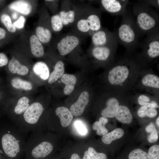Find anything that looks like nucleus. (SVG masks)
<instances>
[{"label":"nucleus","mask_w":159,"mask_h":159,"mask_svg":"<svg viewBox=\"0 0 159 159\" xmlns=\"http://www.w3.org/2000/svg\"><path fill=\"white\" fill-rule=\"evenodd\" d=\"M146 68L137 58L135 53H125L107 68V87L127 92H133L142 70Z\"/></svg>","instance_id":"1"},{"label":"nucleus","mask_w":159,"mask_h":159,"mask_svg":"<svg viewBox=\"0 0 159 159\" xmlns=\"http://www.w3.org/2000/svg\"><path fill=\"white\" fill-rule=\"evenodd\" d=\"M28 133L12 122L0 124V151L4 159H20L24 154Z\"/></svg>","instance_id":"2"},{"label":"nucleus","mask_w":159,"mask_h":159,"mask_svg":"<svg viewBox=\"0 0 159 159\" xmlns=\"http://www.w3.org/2000/svg\"><path fill=\"white\" fill-rule=\"evenodd\" d=\"M102 11L89 4H76L75 21L71 29L72 32L81 37L91 36L102 28Z\"/></svg>","instance_id":"3"},{"label":"nucleus","mask_w":159,"mask_h":159,"mask_svg":"<svg viewBox=\"0 0 159 159\" xmlns=\"http://www.w3.org/2000/svg\"><path fill=\"white\" fill-rule=\"evenodd\" d=\"M122 16L121 23L116 31L118 42L126 49L125 53H135L137 49L140 48V42L133 15L127 10Z\"/></svg>","instance_id":"4"},{"label":"nucleus","mask_w":159,"mask_h":159,"mask_svg":"<svg viewBox=\"0 0 159 159\" xmlns=\"http://www.w3.org/2000/svg\"><path fill=\"white\" fill-rule=\"evenodd\" d=\"M133 13L139 36L159 29L158 13L142 0L135 3Z\"/></svg>","instance_id":"5"},{"label":"nucleus","mask_w":159,"mask_h":159,"mask_svg":"<svg viewBox=\"0 0 159 159\" xmlns=\"http://www.w3.org/2000/svg\"><path fill=\"white\" fill-rule=\"evenodd\" d=\"M45 110L42 97L35 98L22 116L13 123L28 133L41 130Z\"/></svg>","instance_id":"6"},{"label":"nucleus","mask_w":159,"mask_h":159,"mask_svg":"<svg viewBox=\"0 0 159 159\" xmlns=\"http://www.w3.org/2000/svg\"><path fill=\"white\" fill-rule=\"evenodd\" d=\"M45 139L41 130L32 133L26 143L24 154L26 159H46L51 155L54 145Z\"/></svg>","instance_id":"7"},{"label":"nucleus","mask_w":159,"mask_h":159,"mask_svg":"<svg viewBox=\"0 0 159 159\" xmlns=\"http://www.w3.org/2000/svg\"><path fill=\"white\" fill-rule=\"evenodd\" d=\"M141 51L135 54L137 58L145 66L151 67L152 63H156L159 57V29L149 33L142 42Z\"/></svg>","instance_id":"8"},{"label":"nucleus","mask_w":159,"mask_h":159,"mask_svg":"<svg viewBox=\"0 0 159 159\" xmlns=\"http://www.w3.org/2000/svg\"><path fill=\"white\" fill-rule=\"evenodd\" d=\"M35 98L33 95L17 97L11 96L3 106V112L12 122H14L22 116Z\"/></svg>","instance_id":"9"},{"label":"nucleus","mask_w":159,"mask_h":159,"mask_svg":"<svg viewBox=\"0 0 159 159\" xmlns=\"http://www.w3.org/2000/svg\"><path fill=\"white\" fill-rule=\"evenodd\" d=\"M11 96L19 97L33 95L37 91L38 87L29 79L7 74L5 83Z\"/></svg>","instance_id":"10"},{"label":"nucleus","mask_w":159,"mask_h":159,"mask_svg":"<svg viewBox=\"0 0 159 159\" xmlns=\"http://www.w3.org/2000/svg\"><path fill=\"white\" fill-rule=\"evenodd\" d=\"M135 91L144 92L159 98V77L151 68H144L142 70Z\"/></svg>","instance_id":"11"},{"label":"nucleus","mask_w":159,"mask_h":159,"mask_svg":"<svg viewBox=\"0 0 159 159\" xmlns=\"http://www.w3.org/2000/svg\"><path fill=\"white\" fill-rule=\"evenodd\" d=\"M118 40L107 45L94 46L89 48L91 56L98 65L108 67L115 60V55L118 47Z\"/></svg>","instance_id":"12"},{"label":"nucleus","mask_w":159,"mask_h":159,"mask_svg":"<svg viewBox=\"0 0 159 159\" xmlns=\"http://www.w3.org/2000/svg\"><path fill=\"white\" fill-rule=\"evenodd\" d=\"M33 64L28 57L16 53L12 54L11 58L4 69L7 74L29 79Z\"/></svg>","instance_id":"13"},{"label":"nucleus","mask_w":159,"mask_h":159,"mask_svg":"<svg viewBox=\"0 0 159 159\" xmlns=\"http://www.w3.org/2000/svg\"><path fill=\"white\" fill-rule=\"evenodd\" d=\"M50 74L49 69L47 63L42 61H38L33 64L29 79L38 87L47 81Z\"/></svg>","instance_id":"14"},{"label":"nucleus","mask_w":159,"mask_h":159,"mask_svg":"<svg viewBox=\"0 0 159 159\" xmlns=\"http://www.w3.org/2000/svg\"><path fill=\"white\" fill-rule=\"evenodd\" d=\"M100 9L114 15L122 16L126 12L129 3L127 0H101L99 1Z\"/></svg>","instance_id":"15"},{"label":"nucleus","mask_w":159,"mask_h":159,"mask_svg":"<svg viewBox=\"0 0 159 159\" xmlns=\"http://www.w3.org/2000/svg\"><path fill=\"white\" fill-rule=\"evenodd\" d=\"M76 4L71 0L62 1L59 14L64 26H72L75 19Z\"/></svg>","instance_id":"16"},{"label":"nucleus","mask_w":159,"mask_h":159,"mask_svg":"<svg viewBox=\"0 0 159 159\" xmlns=\"http://www.w3.org/2000/svg\"><path fill=\"white\" fill-rule=\"evenodd\" d=\"M91 45L101 46L107 45L117 40L116 31H110L105 28H102L91 36Z\"/></svg>","instance_id":"17"},{"label":"nucleus","mask_w":159,"mask_h":159,"mask_svg":"<svg viewBox=\"0 0 159 159\" xmlns=\"http://www.w3.org/2000/svg\"><path fill=\"white\" fill-rule=\"evenodd\" d=\"M132 103L149 108H159V98L149 94L135 91L131 96Z\"/></svg>","instance_id":"18"},{"label":"nucleus","mask_w":159,"mask_h":159,"mask_svg":"<svg viewBox=\"0 0 159 159\" xmlns=\"http://www.w3.org/2000/svg\"><path fill=\"white\" fill-rule=\"evenodd\" d=\"M132 103L131 98L119 106L115 117L117 120L124 124H129L131 123L133 115L131 104Z\"/></svg>","instance_id":"19"},{"label":"nucleus","mask_w":159,"mask_h":159,"mask_svg":"<svg viewBox=\"0 0 159 159\" xmlns=\"http://www.w3.org/2000/svg\"><path fill=\"white\" fill-rule=\"evenodd\" d=\"M90 94L87 91H84L80 95L77 101L70 107V111L72 115L76 117L81 115L88 104Z\"/></svg>","instance_id":"20"},{"label":"nucleus","mask_w":159,"mask_h":159,"mask_svg":"<svg viewBox=\"0 0 159 159\" xmlns=\"http://www.w3.org/2000/svg\"><path fill=\"white\" fill-rule=\"evenodd\" d=\"M55 113L60 118L61 124L63 127H66L70 124L73 116L67 108L63 106L58 107L55 109Z\"/></svg>","instance_id":"21"},{"label":"nucleus","mask_w":159,"mask_h":159,"mask_svg":"<svg viewBox=\"0 0 159 159\" xmlns=\"http://www.w3.org/2000/svg\"><path fill=\"white\" fill-rule=\"evenodd\" d=\"M30 44L31 52L34 57L37 58L42 57L44 54V50L42 43L36 35L33 34L30 37Z\"/></svg>","instance_id":"22"},{"label":"nucleus","mask_w":159,"mask_h":159,"mask_svg":"<svg viewBox=\"0 0 159 159\" xmlns=\"http://www.w3.org/2000/svg\"><path fill=\"white\" fill-rule=\"evenodd\" d=\"M64 70L63 62L61 60L57 61L54 65L53 71L50 74L47 81V83L51 85L55 82L64 74Z\"/></svg>","instance_id":"23"},{"label":"nucleus","mask_w":159,"mask_h":159,"mask_svg":"<svg viewBox=\"0 0 159 159\" xmlns=\"http://www.w3.org/2000/svg\"><path fill=\"white\" fill-rule=\"evenodd\" d=\"M11 9L17 11L25 15L29 14L32 11V6L28 1L18 0L13 2L9 6Z\"/></svg>","instance_id":"24"},{"label":"nucleus","mask_w":159,"mask_h":159,"mask_svg":"<svg viewBox=\"0 0 159 159\" xmlns=\"http://www.w3.org/2000/svg\"><path fill=\"white\" fill-rule=\"evenodd\" d=\"M62 82L65 85L64 92L66 95H69L73 91L77 82L76 77L72 74H65L61 77Z\"/></svg>","instance_id":"25"},{"label":"nucleus","mask_w":159,"mask_h":159,"mask_svg":"<svg viewBox=\"0 0 159 159\" xmlns=\"http://www.w3.org/2000/svg\"><path fill=\"white\" fill-rule=\"evenodd\" d=\"M124 133L122 129L117 128L103 136L102 140L105 144L109 145L112 141L122 137Z\"/></svg>","instance_id":"26"},{"label":"nucleus","mask_w":159,"mask_h":159,"mask_svg":"<svg viewBox=\"0 0 159 159\" xmlns=\"http://www.w3.org/2000/svg\"><path fill=\"white\" fill-rule=\"evenodd\" d=\"M36 35L42 43L47 44L51 40L52 34L50 29L42 26H37L36 29Z\"/></svg>","instance_id":"27"},{"label":"nucleus","mask_w":159,"mask_h":159,"mask_svg":"<svg viewBox=\"0 0 159 159\" xmlns=\"http://www.w3.org/2000/svg\"><path fill=\"white\" fill-rule=\"evenodd\" d=\"M108 122L107 117L102 116L99 118L98 121H96L94 123L92 129L94 130H96V134L98 135L103 136L108 132L105 127V125Z\"/></svg>","instance_id":"28"},{"label":"nucleus","mask_w":159,"mask_h":159,"mask_svg":"<svg viewBox=\"0 0 159 159\" xmlns=\"http://www.w3.org/2000/svg\"><path fill=\"white\" fill-rule=\"evenodd\" d=\"M118 159H148L147 152L140 148L133 149L126 154Z\"/></svg>","instance_id":"29"},{"label":"nucleus","mask_w":159,"mask_h":159,"mask_svg":"<svg viewBox=\"0 0 159 159\" xmlns=\"http://www.w3.org/2000/svg\"><path fill=\"white\" fill-rule=\"evenodd\" d=\"M136 114L140 118L147 117L153 118L157 115L158 111L157 109L140 106L137 111Z\"/></svg>","instance_id":"30"},{"label":"nucleus","mask_w":159,"mask_h":159,"mask_svg":"<svg viewBox=\"0 0 159 159\" xmlns=\"http://www.w3.org/2000/svg\"><path fill=\"white\" fill-rule=\"evenodd\" d=\"M50 23L51 29L55 32H60L64 25L59 13L53 15L50 18Z\"/></svg>","instance_id":"31"},{"label":"nucleus","mask_w":159,"mask_h":159,"mask_svg":"<svg viewBox=\"0 0 159 159\" xmlns=\"http://www.w3.org/2000/svg\"><path fill=\"white\" fill-rule=\"evenodd\" d=\"M0 19L7 31L11 33H14L16 31V28L12 23L10 16L6 13L3 14L1 16Z\"/></svg>","instance_id":"32"},{"label":"nucleus","mask_w":159,"mask_h":159,"mask_svg":"<svg viewBox=\"0 0 159 159\" xmlns=\"http://www.w3.org/2000/svg\"><path fill=\"white\" fill-rule=\"evenodd\" d=\"M11 96L5 83L0 85V109L2 110L4 104Z\"/></svg>","instance_id":"33"},{"label":"nucleus","mask_w":159,"mask_h":159,"mask_svg":"<svg viewBox=\"0 0 159 159\" xmlns=\"http://www.w3.org/2000/svg\"><path fill=\"white\" fill-rule=\"evenodd\" d=\"M87 151L92 159H108L106 153L98 152L92 147H89Z\"/></svg>","instance_id":"34"},{"label":"nucleus","mask_w":159,"mask_h":159,"mask_svg":"<svg viewBox=\"0 0 159 159\" xmlns=\"http://www.w3.org/2000/svg\"><path fill=\"white\" fill-rule=\"evenodd\" d=\"M148 159H159V145H155L151 146L147 152Z\"/></svg>","instance_id":"35"},{"label":"nucleus","mask_w":159,"mask_h":159,"mask_svg":"<svg viewBox=\"0 0 159 159\" xmlns=\"http://www.w3.org/2000/svg\"><path fill=\"white\" fill-rule=\"evenodd\" d=\"M75 126L78 132L82 135H85L87 133V130L83 124L80 121H77L75 122Z\"/></svg>","instance_id":"36"},{"label":"nucleus","mask_w":159,"mask_h":159,"mask_svg":"<svg viewBox=\"0 0 159 159\" xmlns=\"http://www.w3.org/2000/svg\"><path fill=\"white\" fill-rule=\"evenodd\" d=\"M148 136V140L150 143H153L156 142L158 139V132L156 129L151 131Z\"/></svg>","instance_id":"37"},{"label":"nucleus","mask_w":159,"mask_h":159,"mask_svg":"<svg viewBox=\"0 0 159 159\" xmlns=\"http://www.w3.org/2000/svg\"><path fill=\"white\" fill-rule=\"evenodd\" d=\"M9 60L7 56L3 52H0V69L5 67L8 64Z\"/></svg>","instance_id":"38"},{"label":"nucleus","mask_w":159,"mask_h":159,"mask_svg":"<svg viewBox=\"0 0 159 159\" xmlns=\"http://www.w3.org/2000/svg\"><path fill=\"white\" fill-rule=\"evenodd\" d=\"M25 21V19L24 16L21 15L16 21L13 23V24L16 28L21 29L24 26Z\"/></svg>","instance_id":"39"},{"label":"nucleus","mask_w":159,"mask_h":159,"mask_svg":"<svg viewBox=\"0 0 159 159\" xmlns=\"http://www.w3.org/2000/svg\"><path fill=\"white\" fill-rule=\"evenodd\" d=\"M142 1L151 6H152L155 8L159 9V0H142Z\"/></svg>","instance_id":"40"},{"label":"nucleus","mask_w":159,"mask_h":159,"mask_svg":"<svg viewBox=\"0 0 159 159\" xmlns=\"http://www.w3.org/2000/svg\"><path fill=\"white\" fill-rule=\"evenodd\" d=\"M155 129L156 128L153 122H151L146 126L145 130L147 133H149Z\"/></svg>","instance_id":"41"},{"label":"nucleus","mask_w":159,"mask_h":159,"mask_svg":"<svg viewBox=\"0 0 159 159\" xmlns=\"http://www.w3.org/2000/svg\"><path fill=\"white\" fill-rule=\"evenodd\" d=\"M6 32L3 28L0 27V41L4 39L6 37Z\"/></svg>","instance_id":"42"},{"label":"nucleus","mask_w":159,"mask_h":159,"mask_svg":"<svg viewBox=\"0 0 159 159\" xmlns=\"http://www.w3.org/2000/svg\"><path fill=\"white\" fill-rule=\"evenodd\" d=\"M69 159H81L80 155L77 153H72L70 155Z\"/></svg>","instance_id":"43"},{"label":"nucleus","mask_w":159,"mask_h":159,"mask_svg":"<svg viewBox=\"0 0 159 159\" xmlns=\"http://www.w3.org/2000/svg\"><path fill=\"white\" fill-rule=\"evenodd\" d=\"M81 159H92L90 156L87 150L85 151L83 153V156L81 158Z\"/></svg>","instance_id":"44"},{"label":"nucleus","mask_w":159,"mask_h":159,"mask_svg":"<svg viewBox=\"0 0 159 159\" xmlns=\"http://www.w3.org/2000/svg\"><path fill=\"white\" fill-rule=\"evenodd\" d=\"M12 17L14 19H16L17 17V14L16 12L13 13L12 14Z\"/></svg>","instance_id":"45"},{"label":"nucleus","mask_w":159,"mask_h":159,"mask_svg":"<svg viewBox=\"0 0 159 159\" xmlns=\"http://www.w3.org/2000/svg\"><path fill=\"white\" fill-rule=\"evenodd\" d=\"M156 124L157 126L159 127V117L158 116L157 118L155 121Z\"/></svg>","instance_id":"46"},{"label":"nucleus","mask_w":159,"mask_h":159,"mask_svg":"<svg viewBox=\"0 0 159 159\" xmlns=\"http://www.w3.org/2000/svg\"><path fill=\"white\" fill-rule=\"evenodd\" d=\"M4 83L3 80L1 77L0 76V85Z\"/></svg>","instance_id":"47"},{"label":"nucleus","mask_w":159,"mask_h":159,"mask_svg":"<svg viewBox=\"0 0 159 159\" xmlns=\"http://www.w3.org/2000/svg\"><path fill=\"white\" fill-rule=\"evenodd\" d=\"M2 110L1 109H0V117L2 115H4Z\"/></svg>","instance_id":"48"},{"label":"nucleus","mask_w":159,"mask_h":159,"mask_svg":"<svg viewBox=\"0 0 159 159\" xmlns=\"http://www.w3.org/2000/svg\"><path fill=\"white\" fill-rule=\"evenodd\" d=\"M0 159H4V158L0 151Z\"/></svg>","instance_id":"49"},{"label":"nucleus","mask_w":159,"mask_h":159,"mask_svg":"<svg viewBox=\"0 0 159 159\" xmlns=\"http://www.w3.org/2000/svg\"><path fill=\"white\" fill-rule=\"evenodd\" d=\"M46 159H54V158L53 159H52V158H51V159H49V157L47 158Z\"/></svg>","instance_id":"50"}]
</instances>
